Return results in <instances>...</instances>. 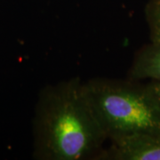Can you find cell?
I'll list each match as a JSON object with an SVG mask.
<instances>
[{
	"mask_svg": "<svg viewBox=\"0 0 160 160\" xmlns=\"http://www.w3.org/2000/svg\"><path fill=\"white\" fill-rule=\"evenodd\" d=\"M146 87L160 109V82L153 81Z\"/></svg>",
	"mask_w": 160,
	"mask_h": 160,
	"instance_id": "cell-6",
	"label": "cell"
},
{
	"mask_svg": "<svg viewBox=\"0 0 160 160\" xmlns=\"http://www.w3.org/2000/svg\"><path fill=\"white\" fill-rule=\"evenodd\" d=\"M86 100L108 139L139 131H160V109L148 91L112 80L83 83Z\"/></svg>",
	"mask_w": 160,
	"mask_h": 160,
	"instance_id": "cell-2",
	"label": "cell"
},
{
	"mask_svg": "<svg viewBox=\"0 0 160 160\" xmlns=\"http://www.w3.org/2000/svg\"><path fill=\"white\" fill-rule=\"evenodd\" d=\"M134 79L160 82V42L151 43L139 53L130 70Z\"/></svg>",
	"mask_w": 160,
	"mask_h": 160,
	"instance_id": "cell-4",
	"label": "cell"
},
{
	"mask_svg": "<svg viewBox=\"0 0 160 160\" xmlns=\"http://www.w3.org/2000/svg\"><path fill=\"white\" fill-rule=\"evenodd\" d=\"M151 43L160 42V0H151L146 9Z\"/></svg>",
	"mask_w": 160,
	"mask_h": 160,
	"instance_id": "cell-5",
	"label": "cell"
},
{
	"mask_svg": "<svg viewBox=\"0 0 160 160\" xmlns=\"http://www.w3.org/2000/svg\"><path fill=\"white\" fill-rule=\"evenodd\" d=\"M108 137L74 78L40 94L34 118L35 156L46 160H82L101 151Z\"/></svg>",
	"mask_w": 160,
	"mask_h": 160,
	"instance_id": "cell-1",
	"label": "cell"
},
{
	"mask_svg": "<svg viewBox=\"0 0 160 160\" xmlns=\"http://www.w3.org/2000/svg\"><path fill=\"white\" fill-rule=\"evenodd\" d=\"M109 147L102 158L160 160V131H139L108 139Z\"/></svg>",
	"mask_w": 160,
	"mask_h": 160,
	"instance_id": "cell-3",
	"label": "cell"
}]
</instances>
